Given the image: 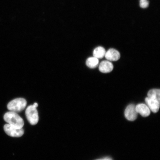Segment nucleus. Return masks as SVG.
<instances>
[{
  "instance_id": "obj_4",
  "label": "nucleus",
  "mask_w": 160,
  "mask_h": 160,
  "mask_svg": "<svg viewBox=\"0 0 160 160\" xmlns=\"http://www.w3.org/2000/svg\"><path fill=\"white\" fill-rule=\"evenodd\" d=\"M3 129L7 134L12 137H21L24 133L22 128H18L13 127L9 125L8 124H5L4 126Z\"/></svg>"
},
{
  "instance_id": "obj_3",
  "label": "nucleus",
  "mask_w": 160,
  "mask_h": 160,
  "mask_svg": "<svg viewBox=\"0 0 160 160\" xmlns=\"http://www.w3.org/2000/svg\"><path fill=\"white\" fill-rule=\"evenodd\" d=\"M25 114L28 121L31 125H36L38 122V113L37 108L33 105L28 107L26 110Z\"/></svg>"
},
{
  "instance_id": "obj_13",
  "label": "nucleus",
  "mask_w": 160,
  "mask_h": 160,
  "mask_svg": "<svg viewBox=\"0 0 160 160\" xmlns=\"http://www.w3.org/2000/svg\"><path fill=\"white\" fill-rule=\"evenodd\" d=\"M149 5V2L147 0H140V6L142 8H145Z\"/></svg>"
},
{
  "instance_id": "obj_14",
  "label": "nucleus",
  "mask_w": 160,
  "mask_h": 160,
  "mask_svg": "<svg viewBox=\"0 0 160 160\" xmlns=\"http://www.w3.org/2000/svg\"><path fill=\"white\" fill-rule=\"evenodd\" d=\"M33 105L34 106V107L37 108L38 107V104L37 103H35L33 104Z\"/></svg>"
},
{
  "instance_id": "obj_7",
  "label": "nucleus",
  "mask_w": 160,
  "mask_h": 160,
  "mask_svg": "<svg viewBox=\"0 0 160 160\" xmlns=\"http://www.w3.org/2000/svg\"><path fill=\"white\" fill-rule=\"evenodd\" d=\"M145 102L150 110L154 113L158 111L160 107V102L158 100L147 97L145 99Z\"/></svg>"
},
{
  "instance_id": "obj_12",
  "label": "nucleus",
  "mask_w": 160,
  "mask_h": 160,
  "mask_svg": "<svg viewBox=\"0 0 160 160\" xmlns=\"http://www.w3.org/2000/svg\"><path fill=\"white\" fill-rule=\"evenodd\" d=\"M148 97L160 101V90L154 89L150 90L148 93Z\"/></svg>"
},
{
  "instance_id": "obj_8",
  "label": "nucleus",
  "mask_w": 160,
  "mask_h": 160,
  "mask_svg": "<svg viewBox=\"0 0 160 160\" xmlns=\"http://www.w3.org/2000/svg\"><path fill=\"white\" fill-rule=\"evenodd\" d=\"M113 69V64L108 60L102 61L99 66V71L103 73H109L112 71Z\"/></svg>"
},
{
  "instance_id": "obj_5",
  "label": "nucleus",
  "mask_w": 160,
  "mask_h": 160,
  "mask_svg": "<svg viewBox=\"0 0 160 160\" xmlns=\"http://www.w3.org/2000/svg\"><path fill=\"white\" fill-rule=\"evenodd\" d=\"M138 113L135 106L133 104L128 106L125 112L126 118L130 121H135L137 117Z\"/></svg>"
},
{
  "instance_id": "obj_16",
  "label": "nucleus",
  "mask_w": 160,
  "mask_h": 160,
  "mask_svg": "<svg viewBox=\"0 0 160 160\" xmlns=\"http://www.w3.org/2000/svg\"></svg>"
},
{
  "instance_id": "obj_6",
  "label": "nucleus",
  "mask_w": 160,
  "mask_h": 160,
  "mask_svg": "<svg viewBox=\"0 0 160 160\" xmlns=\"http://www.w3.org/2000/svg\"><path fill=\"white\" fill-rule=\"evenodd\" d=\"M105 57L109 61H117L120 58L121 55L117 50L111 48L106 52Z\"/></svg>"
},
{
  "instance_id": "obj_10",
  "label": "nucleus",
  "mask_w": 160,
  "mask_h": 160,
  "mask_svg": "<svg viewBox=\"0 0 160 160\" xmlns=\"http://www.w3.org/2000/svg\"><path fill=\"white\" fill-rule=\"evenodd\" d=\"M99 59L95 57H89L86 61V65L91 69H94L99 65Z\"/></svg>"
},
{
  "instance_id": "obj_2",
  "label": "nucleus",
  "mask_w": 160,
  "mask_h": 160,
  "mask_svg": "<svg viewBox=\"0 0 160 160\" xmlns=\"http://www.w3.org/2000/svg\"><path fill=\"white\" fill-rule=\"evenodd\" d=\"M27 105V102L25 99L19 98L9 102L7 105V108L10 111L17 113L23 111Z\"/></svg>"
},
{
  "instance_id": "obj_15",
  "label": "nucleus",
  "mask_w": 160,
  "mask_h": 160,
  "mask_svg": "<svg viewBox=\"0 0 160 160\" xmlns=\"http://www.w3.org/2000/svg\"><path fill=\"white\" fill-rule=\"evenodd\" d=\"M101 160H109V159H105Z\"/></svg>"
},
{
  "instance_id": "obj_1",
  "label": "nucleus",
  "mask_w": 160,
  "mask_h": 160,
  "mask_svg": "<svg viewBox=\"0 0 160 160\" xmlns=\"http://www.w3.org/2000/svg\"><path fill=\"white\" fill-rule=\"evenodd\" d=\"M3 119L9 125L18 128H22L24 125L23 119L15 112H7L4 115Z\"/></svg>"
},
{
  "instance_id": "obj_11",
  "label": "nucleus",
  "mask_w": 160,
  "mask_h": 160,
  "mask_svg": "<svg viewBox=\"0 0 160 160\" xmlns=\"http://www.w3.org/2000/svg\"><path fill=\"white\" fill-rule=\"evenodd\" d=\"M106 50L104 48L102 47L96 48L93 52V57L98 59H102L105 57Z\"/></svg>"
},
{
  "instance_id": "obj_9",
  "label": "nucleus",
  "mask_w": 160,
  "mask_h": 160,
  "mask_svg": "<svg viewBox=\"0 0 160 160\" xmlns=\"http://www.w3.org/2000/svg\"><path fill=\"white\" fill-rule=\"evenodd\" d=\"M136 111L142 117H147L151 113L150 110L147 105L143 103L139 104L136 106Z\"/></svg>"
}]
</instances>
